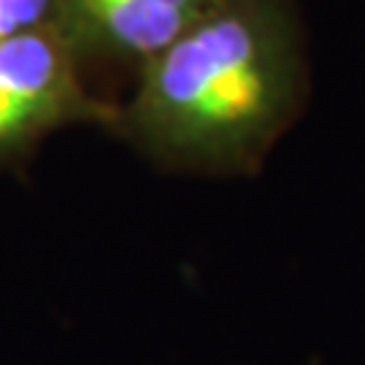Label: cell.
<instances>
[{
	"label": "cell",
	"mask_w": 365,
	"mask_h": 365,
	"mask_svg": "<svg viewBox=\"0 0 365 365\" xmlns=\"http://www.w3.org/2000/svg\"><path fill=\"white\" fill-rule=\"evenodd\" d=\"M309 78L279 0H217L138 66L108 133L187 176H252L300 119Z\"/></svg>",
	"instance_id": "cell-1"
},
{
	"label": "cell",
	"mask_w": 365,
	"mask_h": 365,
	"mask_svg": "<svg viewBox=\"0 0 365 365\" xmlns=\"http://www.w3.org/2000/svg\"><path fill=\"white\" fill-rule=\"evenodd\" d=\"M114 106L95 98L78 73V52L63 30L0 41V170L22 163L66 128H103Z\"/></svg>",
	"instance_id": "cell-2"
},
{
	"label": "cell",
	"mask_w": 365,
	"mask_h": 365,
	"mask_svg": "<svg viewBox=\"0 0 365 365\" xmlns=\"http://www.w3.org/2000/svg\"><path fill=\"white\" fill-rule=\"evenodd\" d=\"M217 0H60L63 33L78 57L101 52L144 66Z\"/></svg>",
	"instance_id": "cell-3"
},
{
	"label": "cell",
	"mask_w": 365,
	"mask_h": 365,
	"mask_svg": "<svg viewBox=\"0 0 365 365\" xmlns=\"http://www.w3.org/2000/svg\"><path fill=\"white\" fill-rule=\"evenodd\" d=\"M38 30H63L60 0H0V41Z\"/></svg>",
	"instance_id": "cell-4"
}]
</instances>
